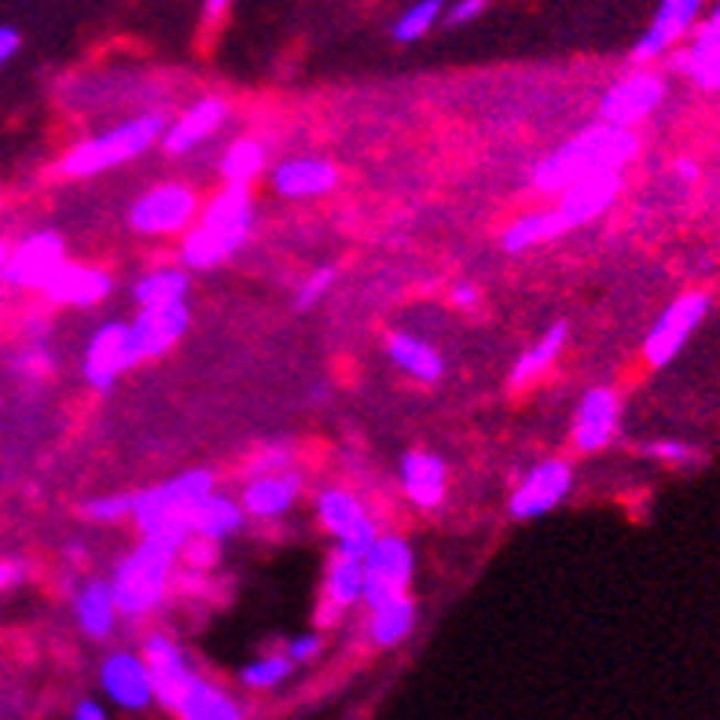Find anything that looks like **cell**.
<instances>
[{"label":"cell","instance_id":"obj_1","mask_svg":"<svg viewBox=\"0 0 720 720\" xmlns=\"http://www.w3.org/2000/svg\"><path fill=\"white\" fill-rule=\"evenodd\" d=\"M559 202L552 210H536L525 217H514V221L500 232V247L508 254H525L536 243H552L563 232H574V228L596 221L599 213H607L614 199L622 196V169H603V174L581 177L574 185H566L563 191H555Z\"/></svg>","mask_w":720,"mask_h":720},{"label":"cell","instance_id":"obj_2","mask_svg":"<svg viewBox=\"0 0 720 720\" xmlns=\"http://www.w3.org/2000/svg\"><path fill=\"white\" fill-rule=\"evenodd\" d=\"M636 152L639 140L628 125H588V129L570 136L566 144H559L552 155H544L530 169V185L536 191H563L581 177L603 174V169H625L636 158Z\"/></svg>","mask_w":720,"mask_h":720},{"label":"cell","instance_id":"obj_3","mask_svg":"<svg viewBox=\"0 0 720 720\" xmlns=\"http://www.w3.org/2000/svg\"><path fill=\"white\" fill-rule=\"evenodd\" d=\"M177 552H180L177 544L158 541V536H144L140 544L129 547L118 559L111 588L125 617H147L163 607L169 596V585H174Z\"/></svg>","mask_w":720,"mask_h":720},{"label":"cell","instance_id":"obj_4","mask_svg":"<svg viewBox=\"0 0 720 720\" xmlns=\"http://www.w3.org/2000/svg\"><path fill=\"white\" fill-rule=\"evenodd\" d=\"M213 489V471H185L163 486L133 493V514L140 536H158L169 544H185L191 533V508Z\"/></svg>","mask_w":720,"mask_h":720},{"label":"cell","instance_id":"obj_5","mask_svg":"<svg viewBox=\"0 0 720 720\" xmlns=\"http://www.w3.org/2000/svg\"><path fill=\"white\" fill-rule=\"evenodd\" d=\"M163 129H166V122L158 118V114H136V118L71 147V152L60 158V174L82 180V177L107 174V169H118L125 163H133V158H140L144 152H152Z\"/></svg>","mask_w":720,"mask_h":720},{"label":"cell","instance_id":"obj_6","mask_svg":"<svg viewBox=\"0 0 720 720\" xmlns=\"http://www.w3.org/2000/svg\"><path fill=\"white\" fill-rule=\"evenodd\" d=\"M316 519L331 536H335V552H346V555H357V559L368 552L375 536L383 533L379 522H375V514L364 508V500L342 486L320 489Z\"/></svg>","mask_w":720,"mask_h":720},{"label":"cell","instance_id":"obj_7","mask_svg":"<svg viewBox=\"0 0 720 720\" xmlns=\"http://www.w3.org/2000/svg\"><path fill=\"white\" fill-rule=\"evenodd\" d=\"M199 196L180 180H166L144 191L129 210V228L140 236H180L196 225Z\"/></svg>","mask_w":720,"mask_h":720},{"label":"cell","instance_id":"obj_8","mask_svg":"<svg viewBox=\"0 0 720 720\" xmlns=\"http://www.w3.org/2000/svg\"><path fill=\"white\" fill-rule=\"evenodd\" d=\"M361 574H364V603L375 607V603L390 596H405L411 585V574H416V555H411L405 536L379 533L368 552L361 555Z\"/></svg>","mask_w":720,"mask_h":720},{"label":"cell","instance_id":"obj_9","mask_svg":"<svg viewBox=\"0 0 720 720\" xmlns=\"http://www.w3.org/2000/svg\"><path fill=\"white\" fill-rule=\"evenodd\" d=\"M570 489H574V467L566 460H541L511 489L508 514L519 522L544 519V514H552L570 497Z\"/></svg>","mask_w":720,"mask_h":720},{"label":"cell","instance_id":"obj_10","mask_svg":"<svg viewBox=\"0 0 720 720\" xmlns=\"http://www.w3.org/2000/svg\"><path fill=\"white\" fill-rule=\"evenodd\" d=\"M706 313H710V299H706V294L699 291L680 294V299L655 320V327H650L644 338V361L650 368H666V364L688 346L691 331L702 324Z\"/></svg>","mask_w":720,"mask_h":720},{"label":"cell","instance_id":"obj_11","mask_svg":"<svg viewBox=\"0 0 720 720\" xmlns=\"http://www.w3.org/2000/svg\"><path fill=\"white\" fill-rule=\"evenodd\" d=\"M136 364H140V357H136V346L129 335V320H107V324H100L96 335L88 338L82 372L93 390L107 394L111 386L118 383V375L136 368Z\"/></svg>","mask_w":720,"mask_h":720},{"label":"cell","instance_id":"obj_12","mask_svg":"<svg viewBox=\"0 0 720 720\" xmlns=\"http://www.w3.org/2000/svg\"><path fill=\"white\" fill-rule=\"evenodd\" d=\"M63 261H66L63 236L33 232L15 250H8V265L0 280H8L11 288H22V291H44V283L63 269Z\"/></svg>","mask_w":720,"mask_h":720},{"label":"cell","instance_id":"obj_13","mask_svg":"<svg viewBox=\"0 0 720 720\" xmlns=\"http://www.w3.org/2000/svg\"><path fill=\"white\" fill-rule=\"evenodd\" d=\"M661 100H666V82L650 71H633L603 93L599 122L628 125V129H633L636 122L650 118V114L661 107Z\"/></svg>","mask_w":720,"mask_h":720},{"label":"cell","instance_id":"obj_14","mask_svg":"<svg viewBox=\"0 0 720 720\" xmlns=\"http://www.w3.org/2000/svg\"><path fill=\"white\" fill-rule=\"evenodd\" d=\"M100 688L103 695L118 706V710L140 713L147 706H155V684L147 672L144 655L136 650H111L100 666Z\"/></svg>","mask_w":720,"mask_h":720},{"label":"cell","instance_id":"obj_15","mask_svg":"<svg viewBox=\"0 0 720 720\" xmlns=\"http://www.w3.org/2000/svg\"><path fill=\"white\" fill-rule=\"evenodd\" d=\"M191 324V313L185 302H169V305H140V313L129 320V335L136 346V357L152 361L163 357L185 338V331Z\"/></svg>","mask_w":720,"mask_h":720},{"label":"cell","instance_id":"obj_16","mask_svg":"<svg viewBox=\"0 0 720 720\" xmlns=\"http://www.w3.org/2000/svg\"><path fill=\"white\" fill-rule=\"evenodd\" d=\"M144 661H147V672H152V684H155V702L163 710L174 713L180 695H185L188 680L196 677L188 666V655L180 650L177 639H169L166 633H147L144 639Z\"/></svg>","mask_w":720,"mask_h":720},{"label":"cell","instance_id":"obj_17","mask_svg":"<svg viewBox=\"0 0 720 720\" xmlns=\"http://www.w3.org/2000/svg\"><path fill=\"white\" fill-rule=\"evenodd\" d=\"M302 489H305V478L299 471H291V467H283V471L250 478L239 504H243L247 519L272 522V519H283V514L299 504Z\"/></svg>","mask_w":720,"mask_h":720},{"label":"cell","instance_id":"obj_18","mask_svg":"<svg viewBox=\"0 0 720 720\" xmlns=\"http://www.w3.org/2000/svg\"><path fill=\"white\" fill-rule=\"evenodd\" d=\"M225 122H228V103L221 96H202L166 125L158 144H163L169 155H188V152H196L199 144L210 140Z\"/></svg>","mask_w":720,"mask_h":720},{"label":"cell","instance_id":"obj_19","mask_svg":"<svg viewBox=\"0 0 720 720\" xmlns=\"http://www.w3.org/2000/svg\"><path fill=\"white\" fill-rule=\"evenodd\" d=\"M617 416H622V401L611 386H592L581 397L577 416H574V445L581 452H599L607 449L617 434Z\"/></svg>","mask_w":720,"mask_h":720},{"label":"cell","instance_id":"obj_20","mask_svg":"<svg viewBox=\"0 0 720 720\" xmlns=\"http://www.w3.org/2000/svg\"><path fill=\"white\" fill-rule=\"evenodd\" d=\"M699 8H702V0H661V8L655 11V19H650L647 33L636 41L633 60L650 63V60H658V55H666L672 44L695 27Z\"/></svg>","mask_w":720,"mask_h":720},{"label":"cell","instance_id":"obj_21","mask_svg":"<svg viewBox=\"0 0 720 720\" xmlns=\"http://www.w3.org/2000/svg\"><path fill=\"white\" fill-rule=\"evenodd\" d=\"M357 603H364V574H361V559L335 552L324 574V599H320L316 625L338 622L342 614L353 611Z\"/></svg>","mask_w":720,"mask_h":720},{"label":"cell","instance_id":"obj_22","mask_svg":"<svg viewBox=\"0 0 720 720\" xmlns=\"http://www.w3.org/2000/svg\"><path fill=\"white\" fill-rule=\"evenodd\" d=\"M401 489L411 508L419 511L441 508L445 493H449V467H445L441 456L411 449L401 460Z\"/></svg>","mask_w":720,"mask_h":720},{"label":"cell","instance_id":"obj_23","mask_svg":"<svg viewBox=\"0 0 720 720\" xmlns=\"http://www.w3.org/2000/svg\"><path fill=\"white\" fill-rule=\"evenodd\" d=\"M111 294V276L103 269L93 265H74V261H63V269L44 283V299L55 305H100Z\"/></svg>","mask_w":720,"mask_h":720},{"label":"cell","instance_id":"obj_24","mask_svg":"<svg viewBox=\"0 0 720 720\" xmlns=\"http://www.w3.org/2000/svg\"><path fill=\"white\" fill-rule=\"evenodd\" d=\"M338 185V169L327 158H288L272 169V188L283 199H316L335 191Z\"/></svg>","mask_w":720,"mask_h":720},{"label":"cell","instance_id":"obj_25","mask_svg":"<svg viewBox=\"0 0 720 720\" xmlns=\"http://www.w3.org/2000/svg\"><path fill=\"white\" fill-rule=\"evenodd\" d=\"M199 221L217 228V232H228V236L243 239V243H247L250 232H254V199H250V188L225 185L199 210Z\"/></svg>","mask_w":720,"mask_h":720},{"label":"cell","instance_id":"obj_26","mask_svg":"<svg viewBox=\"0 0 720 720\" xmlns=\"http://www.w3.org/2000/svg\"><path fill=\"white\" fill-rule=\"evenodd\" d=\"M74 617L88 639H107L122 617L111 581H100V577L85 581V585L74 592Z\"/></svg>","mask_w":720,"mask_h":720},{"label":"cell","instance_id":"obj_27","mask_svg":"<svg viewBox=\"0 0 720 720\" xmlns=\"http://www.w3.org/2000/svg\"><path fill=\"white\" fill-rule=\"evenodd\" d=\"M191 533H199V536H210V541H228L232 533L243 530V522H247V511L243 504H239L236 497H225V493H217V489H210L196 508H191Z\"/></svg>","mask_w":720,"mask_h":720},{"label":"cell","instance_id":"obj_28","mask_svg":"<svg viewBox=\"0 0 720 720\" xmlns=\"http://www.w3.org/2000/svg\"><path fill=\"white\" fill-rule=\"evenodd\" d=\"M236 250H243V239H236L228 232H217V228L199 221L185 232V243H180V261H185V269L202 272V269L225 265Z\"/></svg>","mask_w":720,"mask_h":720},{"label":"cell","instance_id":"obj_29","mask_svg":"<svg viewBox=\"0 0 720 720\" xmlns=\"http://www.w3.org/2000/svg\"><path fill=\"white\" fill-rule=\"evenodd\" d=\"M386 353H390V361L416 383H438L445 375L441 353L434 349L430 342L408 335V331H390V335H386Z\"/></svg>","mask_w":720,"mask_h":720},{"label":"cell","instance_id":"obj_30","mask_svg":"<svg viewBox=\"0 0 720 720\" xmlns=\"http://www.w3.org/2000/svg\"><path fill=\"white\" fill-rule=\"evenodd\" d=\"M174 713L180 720H243V706H239L228 691L217 688V684L191 677Z\"/></svg>","mask_w":720,"mask_h":720},{"label":"cell","instance_id":"obj_31","mask_svg":"<svg viewBox=\"0 0 720 720\" xmlns=\"http://www.w3.org/2000/svg\"><path fill=\"white\" fill-rule=\"evenodd\" d=\"M566 338H570L566 320H555V324L547 327L544 335L533 342V346H525V349L519 353V361L511 364L508 383H511V386H530V383L541 379V375L559 361V353H563Z\"/></svg>","mask_w":720,"mask_h":720},{"label":"cell","instance_id":"obj_32","mask_svg":"<svg viewBox=\"0 0 720 720\" xmlns=\"http://www.w3.org/2000/svg\"><path fill=\"white\" fill-rule=\"evenodd\" d=\"M672 66L691 74L702 88H720V27L717 22H702L695 41L684 52H677Z\"/></svg>","mask_w":720,"mask_h":720},{"label":"cell","instance_id":"obj_33","mask_svg":"<svg viewBox=\"0 0 720 720\" xmlns=\"http://www.w3.org/2000/svg\"><path fill=\"white\" fill-rule=\"evenodd\" d=\"M416 628V603L405 596H390L372 607V622H368V636L375 647H397L405 644Z\"/></svg>","mask_w":720,"mask_h":720},{"label":"cell","instance_id":"obj_34","mask_svg":"<svg viewBox=\"0 0 720 720\" xmlns=\"http://www.w3.org/2000/svg\"><path fill=\"white\" fill-rule=\"evenodd\" d=\"M265 163H269L265 144L254 140V136H239V140H232V144L225 147L221 177H225V185L250 188L261 174H265Z\"/></svg>","mask_w":720,"mask_h":720},{"label":"cell","instance_id":"obj_35","mask_svg":"<svg viewBox=\"0 0 720 720\" xmlns=\"http://www.w3.org/2000/svg\"><path fill=\"white\" fill-rule=\"evenodd\" d=\"M191 288V276L185 269H152L136 280L133 299L136 305H169V302H185Z\"/></svg>","mask_w":720,"mask_h":720},{"label":"cell","instance_id":"obj_36","mask_svg":"<svg viewBox=\"0 0 720 720\" xmlns=\"http://www.w3.org/2000/svg\"><path fill=\"white\" fill-rule=\"evenodd\" d=\"M291 672H294V661L288 658V650H276V655H261L254 661H247L239 669V684L250 691H272L280 684H288Z\"/></svg>","mask_w":720,"mask_h":720},{"label":"cell","instance_id":"obj_37","mask_svg":"<svg viewBox=\"0 0 720 720\" xmlns=\"http://www.w3.org/2000/svg\"><path fill=\"white\" fill-rule=\"evenodd\" d=\"M441 15H445V0H416V4H408L401 15H397L394 38L401 44L427 38V33L441 22Z\"/></svg>","mask_w":720,"mask_h":720},{"label":"cell","instance_id":"obj_38","mask_svg":"<svg viewBox=\"0 0 720 720\" xmlns=\"http://www.w3.org/2000/svg\"><path fill=\"white\" fill-rule=\"evenodd\" d=\"M335 280H338V269L335 265H320L313 269L309 276L299 283V291H294V305L299 309H313L316 302H324V294L335 288Z\"/></svg>","mask_w":720,"mask_h":720},{"label":"cell","instance_id":"obj_39","mask_svg":"<svg viewBox=\"0 0 720 720\" xmlns=\"http://www.w3.org/2000/svg\"><path fill=\"white\" fill-rule=\"evenodd\" d=\"M133 514V493H111V497H96L85 504V519L93 522H122Z\"/></svg>","mask_w":720,"mask_h":720},{"label":"cell","instance_id":"obj_40","mask_svg":"<svg viewBox=\"0 0 720 720\" xmlns=\"http://www.w3.org/2000/svg\"><path fill=\"white\" fill-rule=\"evenodd\" d=\"M283 650H288V658L294 661V666H305V661H316L320 655H324V636L302 633V636H294Z\"/></svg>","mask_w":720,"mask_h":720},{"label":"cell","instance_id":"obj_41","mask_svg":"<svg viewBox=\"0 0 720 720\" xmlns=\"http://www.w3.org/2000/svg\"><path fill=\"white\" fill-rule=\"evenodd\" d=\"M647 452L655 456V460H666V463H695L699 460V452L691 449V445H680V441H655V445H647Z\"/></svg>","mask_w":720,"mask_h":720},{"label":"cell","instance_id":"obj_42","mask_svg":"<svg viewBox=\"0 0 720 720\" xmlns=\"http://www.w3.org/2000/svg\"><path fill=\"white\" fill-rule=\"evenodd\" d=\"M15 368L27 375V379H44V375L52 372V353L44 349V346H30V349L19 357Z\"/></svg>","mask_w":720,"mask_h":720},{"label":"cell","instance_id":"obj_43","mask_svg":"<svg viewBox=\"0 0 720 720\" xmlns=\"http://www.w3.org/2000/svg\"><path fill=\"white\" fill-rule=\"evenodd\" d=\"M283 467H291V452L288 449H261L254 460L247 463V474H272V471H283Z\"/></svg>","mask_w":720,"mask_h":720},{"label":"cell","instance_id":"obj_44","mask_svg":"<svg viewBox=\"0 0 720 720\" xmlns=\"http://www.w3.org/2000/svg\"><path fill=\"white\" fill-rule=\"evenodd\" d=\"M482 11H486V0H456L445 19H449V27H467V22H474Z\"/></svg>","mask_w":720,"mask_h":720},{"label":"cell","instance_id":"obj_45","mask_svg":"<svg viewBox=\"0 0 720 720\" xmlns=\"http://www.w3.org/2000/svg\"><path fill=\"white\" fill-rule=\"evenodd\" d=\"M19 30L15 27H0V66H8L11 60H15V52H19Z\"/></svg>","mask_w":720,"mask_h":720},{"label":"cell","instance_id":"obj_46","mask_svg":"<svg viewBox=\"0 0 720 720\" xmlns=\"http://www.w3.org/2000/svg\"><path fill=\"white\" fill-rule=\"evenodd\" d=\"M22 577H27V566H22V563H11V559H0V592H4V588H15Z\"/></svg>","mask_w":720,"mask_h":720},{"label":"cell","instance_id":"obj_47","mask_svg":"<svg viewBox=\"0 0 720 720\" xmlns=\"http://www.w3.org/2000/svg\"><path fill=\"white\" fill-rule=\"evenodd\" d=\"M452 305L474 309L478 305V288H474V283H456V288H452Z\"/></svg>","mask_w":720,"mask_h":720},{"label":"cell","instance_id":"obj_48","mask_svg":"<svg viewBox=\"0 0 720 720\" xmlns=\"http://www.w3.org/2000/svg\"><path fill=\"white\" fill-rule=\"evenodd\" d=\"M74 720H103L107 713H103V706L96 702V699H82L74 706V713H71Z\"/></svg>","mask_w":720,"mask_h":720},{"label":"cell","instance_id":"obj_49","mask_svg":"<svg viewBox=\"0 0 720 720\" xmlns=\"http://www.w3.org/2000/svg\"><path fill=\"white\" fill-rule=\"evenodd\" d=\"M228 4H232V0H202V15H206V22L221 19Z\"/></svg>","mask_w":720,"mask_h":720},{"label":"cell","instance_id":"obj_50","mask_svg":"<svg viewBox=\"0 0 720 720\" xmlns=\"http://www.w3.org/2000/svg\"><path fill=\"white\" fill-rule=\"evenodd\" d=\"M672 169H677L680 180H695V177H699V163H691V158H680V163L672 166Z\"/></svg>","mask_w":720,"mask_h":720},{"label":"cell","instance_id":"obj_51","mask_svg":"<svg viewBox=\"0 0 720 720\" xmlns=\"http://www.w3.org/2000/svg\"><path fill=\"white\" fill-rule=\"evenodd\" d=\"M4 265H8V247L0 243V276H4Z\"/></svg>","mask_w":720,"mask_h":720},{"label":"cell","instance_id":"obj_52","mask_svg":"<svg viewBox=\"0 0 720 720\" xmlns=\"http://www.w3.org/2000/svg\"><path fill=\"white\" fill-rule=\"evenodd\" d=\"M706 22H717V27H720V4H717V8L710 11V19H706Z\"/></svg>","mask_w":720,"mask_h":720}]
</instances>
